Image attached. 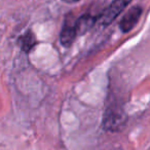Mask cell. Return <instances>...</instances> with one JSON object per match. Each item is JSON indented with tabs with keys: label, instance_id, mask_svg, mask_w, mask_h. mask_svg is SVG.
I'll use <instances>...</instances> for the list:
<instances>
[{
	"label": "cell",
	"instance_id": "1",
	"mask_svg": "<svg viewBox=\"0 0 150 150\" xmlns=\"http://www.w3.org/2000/svg\"><path fill=\"white\" fill-rule=\"evenodd\" d=\"M125 120H127V117L123 110L116 106H112L107 108L104 115L103 125H104V129L107 131L116 132L122 129Z\"/></svg>",
	"mask_w": 150,
	"mask_h": 150
},
{
	"label": "cell",
	"instance_id": "2",
	"mask_svg": "<svg viewBox=\"0 0 150 150\" xmlns=\"http://www.w3.org/2000/svg\"><path fill=\"white\" fill-rule=\"evenodd\" d=\"M132 0H114L111 4L103 11V13L97 18V22L101 26H108L118 17L121 11L129 4Z\"/></svg>",
	"mask_w": 150,
	"mask_h": 150
},
{
	"label": "cell",
	"instance_id": "3",
	"mask_svg": "<svg viewBox=\"0 0 150 150\" xmlns=\"http://www.w3.org/2000/svg\"><path fill=\"white\" fill-rule=\"evenodd\" d=\"M142 15V8L140 6H134L123 16L122 20L119 23V28L123 33H127L129 32L134 27L136 26V24L138 23L140 17Z\"/></svg>",
	"mask_w": 150,
	"mask_h": 150
},
{
	"label": "cell",
	"instance_id": "4",
	"mask_svg": "<svg viewBox=\"0 0 150 150\" xmlns=\"http://www.w3.org/2000/svg\"><path fill=\"white\" fill-rule=\"evenodd\" d=\"M97 18L92 17L91 15H84L81 16L79 19H77V21L74 23L75 30H76V33L77 35H81L84 34L91 30L93 28V26L96 24Z\"/></svg>",
	"mask_w": 150,
	"mask_h": 150
},
{
	"label": "cell",
	"instance_id": "5",
	"mask_svg": "<svg viewBox=\"0 0 150 150\" xmlns=\"http://www.w3.org/2000/svg\"><path fill=\"white\" fill-rule=\"evenodd\" d=\"M77 36L76 30L74 25H70L68 22H66L61 32L60 41L64 46H70L75 40V37Z\"/></svg>",
	"mask_w": 150,
	"mask_h": 150
},
{
	"label": "cell",
	"instance_id": "6",
	"mask_svg": "<svg viewBox=\"0 0 150 150\" xmlns=\"http://www.w3.org/2000/svg\"><path fill=\"white\" fill-rule=\"evenodd\" d=\"M18 43H19L20 47H21V50H23V52H29L36 44L35 35H34L31 31H27L25 34H23V35L19 38Z\"/></svg>",
	"mask_w": 150,
	"mask_h": 150
},
{
	"label": "cell",
	"instance_id": "7",
	"mask_svg": "<svg viewBox=\"0 0 150 150\" xmlns=\"http://www.w3.org/2000/svg\"><path fill=\"white\" fill-rule=\"evenodd\" d=\"M63 1H65V2H67V3H74V2L79 1V0H63Z\"/></svg>",
	"mask_w": 150,
	"mask_h": 150
}]
</instances>
